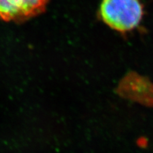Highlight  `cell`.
Returning <instances> with one entry per match:
<instances>
[{
  "mask_svg": "<svg viewBox=\"0 0 153 153\" xmlns=\"http://www.w3.org/2000/svg\"><path fill=\"white\" fill-rule=\"evenodd\" d=\"M50 0H0V19L21 23L41 15Z\"/></svg>",
  "mask_w": 153,
  "mask_h": 153,
  "instance_id": "obj_2",
  "label": "cell"
},
{
  "mask_svg": "<svg viewBox=\"0 0 153 153\" xmlns=\"http://www.w3.org/2000/svg\"><path fill=\"white\" fill-rule=\"evenodd\" d=\"M145 14L140 0H102L99 18L111 29L126 34L137 28Z\"/></svg>",
  "mask_w": 153,
  "mask_h": 153,
  "instance_id": "obj_1",
  "label": "cell"
},
{
  "mask_svg": "<svg viewBox=\"0 0 153 153\" xmlns=\"http://www.w3.org/2000/svg\"><path fill=\"white\" fill-rule=\"evenodd\" d=\"M118 92L130 99L153 101V83L137 72H130L120 82Z\"/></svg>",
  "mask_w": 153,
  "mask_h": 153,
  "instance_id": "obj_3",
  "label": "cell"
}]
</instances>
